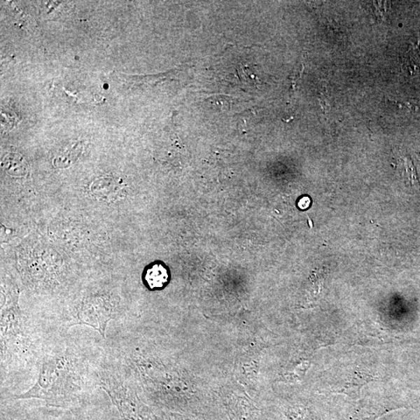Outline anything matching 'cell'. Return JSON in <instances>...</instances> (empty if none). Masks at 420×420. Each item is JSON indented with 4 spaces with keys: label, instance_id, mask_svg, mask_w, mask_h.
Masks as SVG:
<instances>
[{
    "label": "cell",
    "instance_id": "obj_1",
    "mask_svg": "<svg viewBox=\"0 0 420 420\" xmlns=\"http://www.w3.org/2000/svg\"><path fill=\"white\" fill-rule=\"evenodd\" d=\"M94 384L97 385V372L90 373L84 356L72 346H66L46 355L37 382L13 399L38 398L48 407L70 410L84 402Z\"/></svg>",
    "mask_w": 420,
    "mask_h": 420
},
{
    "label": "cell",
    "instance_id": "obj_3",
    "mask_svg": "<svg viewBox=\"0 0 420 420\" xmlns=\"http://www.w3.org/2000/svg\"><path fill=\"white\" fill-rule=\"evenodd\" d=\"M97 385L106 391L121 420H147L141 405L124 385L120 376L111 370H101L97 372Z\"/></svg>",
    "mask_w": 420,
    "mask_h": 420
},
{
    "label": "cell",
    "instance_id": "obj_7",
    "mask_svg": "<svg viewBox=\"0 0 420 420\" xmlns=\"http://www.w3.org/2000/svg\"><path fill=\"white\" fill-rule=\"evenodd\" d=\"M397 409L384 401H364L354 410L349 420H376Z\"/></svg>",
    "mask_w": 420,
    "mask_h": 420
},
{
    "label": "cell",
    "instance_id": "obj_6",
    "mask_svg": "<svg viewBox=\"0 0 420 420\" xmlns=\"http://www.w3.org/2000/svg\"><path fill=\"white\" fill-rule=\"evenodd\" d=\"M122 184L111 177H102L96 180L91 186V192L96 199L104 202H115L122 198Z\"/></svg>",
    "mask_w": 420,
    "mask_h": 420
},
{
    "label": "cell",
    "instance_id": "obj_4",
    "mask_svg": "<svg viewBox=\"0 0 420 420\" xmlns=\"http://www.w3.org/2000/svg\"><path fill=\"white\" fill-rule=\"evenodd\" d=\"M113 316V308L108 301L92 300L88 301L77 314L76 325L88 326L95 329L105 338L107 326Z\"/></svg>",
    "mask_w": 420,
    "mask_h": 420
},
{
    "label": "cell",
    "instance_id": "obj_9",
    "mask_svg": "<svg viewBox=\"0 0 420 420\" xmlns=\"http://www.w3.org/2000/svg\"><path fill=\"white\" fill-rule=\"evenodd\" d=\"M144 279L149 289H161L169 281V272L163 264L154 263L146 269Z\"/></svg>",
    "mask_w": 420,
    "mask_h": 420
},
{
    "label": "cell",
    "instance_id": "obj_5",
    "mask_svg": "<svg viewBox=\"0 0 420 420\" xmlns=\"http://www.w3.org/2000/svg\"><path fill=\"white\" fill-rule=\"evenodd\" d=\"M3 405L1 420H58L43 409L29 408L20 405Z\"/></svg>",
    "mask_w": 420,
    "mask_h": 420
},
{
    "label": "cell",
    "instance_id": "obj_8",
    "mask_svg": "<svg viewBox=\"0 0 420 420\" xmlns=\"http://www.w3.org/2000/svg\"><path fill=\"white\" fill-rule=\"evenodd\" d=\"M377 379V377L366 370H356L348 377L341 388L334 391V393L343 394L354 398H359L364 385Z\"/></svg>",
    "mask_w": 420,
    "mask_h": 420
},
{
    "label": "cell",
    "instance_id": "obj_2",
    "mask_svg": "<svg viewBox=\"0 0 420 420\" xmlns=\"http://www.w3.org/2000/svg\"><path fill=\"white\" fill-rule=\"evenodd\" d=\"M31 342L27 321H24L17 307L2 306V367L10 362L30 358Z\"/></svg>",
    "mask_w": 420,
    "mask_h": 420
}]
</instances>
